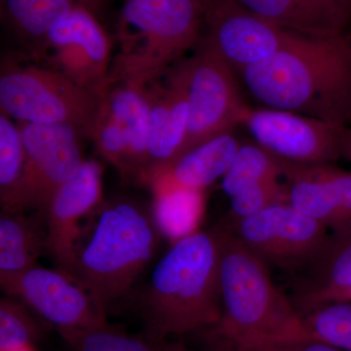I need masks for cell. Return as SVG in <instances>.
Instances as JSON below:
<instances>
[{"label": "cell", "instance_id": "obj_1", "mask_svg": "<svg viewBox=\"0 0 351 351\" xmlns=\"http://www.w3.org/2000/svg\"><path fill=\"white\" fill-rule=\"evenodd\" d=\"M265 108L351 123V34L302 36L288 49L239 71Z\"/></svg>", "mask_w": 351, "mask_h": 351}, {"label": "cell", "instance_id": "obj_2", "mask_svg": "<svg viewBox=\"0 0 351 351\" xmlns=\"http://www.w3.org/2000/svg\"><path fill=\"white\" fill-rule=\"evenodd\" d=\"M221 317L200 332L213 351H245L277 341L311 338L292 300L230 228L218 226Z\"/></svg>", "mask_w": 351, "mask_h": 351}, {"label": "cell", "instance_id": "obj_3", "mask_svg": "<svg viewBox=\"0 0 351 351\" xmlns=\"http://www.w3.org/2000/svg\"><path fill=\"white\" fill-rule=\"evenodd\" d=\"M149 339L199 334L221 317L219 241L217 228L172 244L143 295Z\"/></svg>", "mask_w": 351, "mask_h": 351}, {"label": "cell", "instance_id": "obj_4", "mask_svg": "<svg viewBox=\"0 0 351 351\" xmlns=\"http://www.w3.org/2000/svg\"><path fill=\"white\" fill-rule=\"evenodd\" d=\"M160 237L152 213L140 205L126 200L101 203L91 233L77 245L69 274L106 313L151 263Z\"/></svg>", "mask_w": 351, "mask_h": 351}, {"label": "cell", "instance_id": "obj_5", "mask_svg": "<svg viewBox=\"0 0 351 351\" xmlns=\"http://www.w3.org/2000/svg\"><path fill=\"white\" fill-rule=\"evenodd\" d=\"M200 0H126L119 19L120 51L108 84L143 85L195 49L202 36Z\"/></svg>", "mask_w": 351, "mask_h": 351}, {"label": "cell", "instance_id": "obj_6", "mask_svg": "<svg viewBox=\"0 0 351 351\" xmlns=\"http://www.w3.org/2000/svg\"><path fill=\"white\" fill-rule=\"evenodd\" d=\"M103 98L40 63H2L0 108L18 123L68 124L92 138Z\"/></svg>", "mask_w": 351, "mask_h": 351}, {"label": "cell", "instance_id": "obj_7", "mask_svg": "<svg viewBox=\"0 0 351 351\" xmlns=\"http://www.w3.org/2000/svg\"><path fill=\"white\" fill-rule=\"evenodd\" d=\"M176 68L184 80L189 104L188 130L178 158L241 125L249 108L239 93L235 71L202 38L193 54Z\"/></svg>", "mask_w": 351, "mask_h": 351}, {"label": "cell", "instance_id": "obj_8", "mask_svg": "<svg viewBox=\"0 0 351 351\" xmlns=\"http://www.w3.org/2000/svg\"><path fill=\"white\" fill-rule=\"evenodd\" d=\"M232 221L235 237L269 267H309L331 239L326 226L288 202Z\"/></svg>", "mask_w": 351, "mask_h": 351}, {"label": "cell", "instance_id": "obj_9", "mask_svg": "<svg viewBox=\"0 0 351 351\" xmlns=\"http://www.w3.org/2000/svg\"><path fill=\"white\" fill-rule=\"evenodd\" d=\"M19 124L25 162L16 213L45 212L51 198L82 167V133L68 124Z\"/></svg>", "mask_w": 351, "mask_h": 351}, {"label": "cell", "instance_id": "obj_10", "mask_svg": "<svg viewBox=\"0 0 351 351\" xmlns=\"http://www.w3.org/2000/svg\"><path fill=\"white\" fill-rule=\"evenodd\" d=\"M202 38L239 73L288 49L301 36L258 17L232 0H200Z\"/></svg>", "mask_w": 351, "mask_h": 351}, {"label": "cell", "instance_id": "obj_11", "mask_svg": "<svg viewBox=\"0 0 351 351\" xmlns=\"http://www.w3.org/2000/svg\"><path fill=\"white\" fill-rule=\"evenodd\" d=\"M241 125L254 142L295 163L332 164L343 157L346 127L276 108H248Z\"/></svg>", "mask_w": 351, "mask_h": 351}, {"label": "cell", "instance_id": "obj_12", "mask_svg": "<svg viewBox=\"0 0 351 351\" xmlns=\"http://www.w3.org/2000/svg\"><path fill=\"white\" fill-rule=\"evenodd\" d=\"M36 59L80 86L105 95L110 71V40L87 7L77 4L51 29Z\"/></svg>", "mask_w": 351, "mask_h": 351}, {"label": "cell", "instance_id": "obj_13", "mask_svg": "<svg viewBox=\"0 0 351 351\" xmlns=\"http://www.w3.org/2000/svg\"><path fill=\"white\" fill-rule=\"evenodd\" d=\"M2 289L54 325L62 336L107 324L106 313L64 270L36 265Z\"/></svg>", "mask_w": 351, "mask_h": 351}, {"label": "cell", "instance_id": "obj_14", "mask_svg": "<svg viewBox=\"0 0 351 351\" xmlns=\"http://www.w3.org/2000/svg\"><path fill=\"white\" fill-rule=\"evenodd\" d=\"M103 168L95 160L82 167L64 182L46 208V247L62 270L69 274L82 237V219L101 204Z\"/></svg>", "mask_w": 351, "mask_h": 351}, {"label": "cell", "instance_id": "obj_15", "mask_svg": "<svg viewBox=\"0 0 351 351\" xmlns=\"http://www.w3.org/2000/svg\"><path fill=\"white\" fill-rule=\"evenodd\" d=\"M282 161L289 204L332 233L351 228V172L332 164Z\"/></svg>", "mask_w": 351, "mask_h": 351}, {"label": "cell", "instance_id": "obj_16", "mask_svg": "<svg viewBox=\"0 0 351 351\" xmlns=\"http://www.w3.org/2000/svg\"><path fill=\"white\" fill-rule=\"evenodd\" d=\"M144 86L149 104V136L142 180L147 182L179 156L188 130L189 104L176 64Z\"/></svg>", "mask_w": 351, "mask_h": 351}, {"label": "cell", "instance_id": "obj_17", "mask_svg": "<svg viewBox=\"0 0 351 351\" xmlns=\"http://www.w3.org/2000/svg\"><path fill=\"white\" fill-rule=\"evenodd\" d=\"M242 142L232 132L211 138L181 156L149 178L147 184L162 181L182 188L204 191L223 178Z\"/></svg>", "mask_w": 351, "mask_h": 351}, {"label": "cell", "instance_id": "obj_18", "mask_svg": "<svg viewBox=\"0 0 351 351\" xmlns=\"http://www.w3.org/2000/svg\"><path fill=\"white\" fill-rule=\"evenodd\" d=\"M308 269V276L293 298L300 313L321 304L330 295L350 287L351 228L331 233L326 248Z\"/></svg>", "mask_w": 351, "mask_h": 351}, {"label": "cell", "instance_id": "obj_19", "mask_svg": "<svg viewBox=\"0 0 351 351\" xmlns=\"http://www.w3.org/2000/svg\"><path fill=\"white\" fill-rule=\"evenodd\" d=\"M101 110L125 128L130 141V169L142 179L149 136V104L144 85L113 82L104 95Z\"/></svg>", "mask_w": 351, "mask_h": 351}, {"label": "cell", "instance_id": "obj_20", "mask_svg": "<svg viewBox=\"0 0 351 351\" xmlns=\"http://www.w3.org/2000/svg\"><path fill=\"white\" fill-rule=\"evenodd\" d=\"M154 193L152 216L160 232L172 244L198 232L205 211L202 191L162 181L149 184Z\"/></svg>", "mask_w": 351, "mask_h": 351}, {"label": "cell", "instance_id": "obj_21", "mask_svg": "<svg viewBox=\"0 0 351 351\" xmlns=\"http://www.w3.org/2000/svg\"><path fill=\"white\" fill-rule=\"evenodd\" d=\"M46 247V232L22 213L1 212L0 216V283L12 282L36 267Z\"/></svg>", "mask_w": 351, "mask_h": 351}, {"label": "cell", "instance_id": "obj_22", "mask_svg": "<svg viewBox=\"0 0 351 351\" xmlns=\"http://www.w3.org/2000/svg\"><path fill=\"white\" fill-rule=\"evenodd\" d=\"M77 4L75 0H1V17L36 59L51 29Z\"/></svg>", "mask_w": 351, "mask_h": 351}, {"label": "cell", "instance_id": "obj_23", "mask_svg": "<svg viewBox=\"0 0 351 351\" xmlns=\"http://www.w3.org/2000/svg\"><path fill=\"white\" fill-rule=\"evenodd\" d=\"M272 24L313 38L343 34L334 29L315 0H232Z\"/></svg>", "mask_w": 351, "mask_h": 351}, {"label": "cell", "instance_id": "obj_24", "mask_svg": "<svg viewBox=\"0 0 351 351\" xmlns=\"http://www.w3.org/2000/svg\"><path fill=\"white\" fill-rule=\"evenodd\" d=\"M283 161L257 143H243L221 178V189L232 197L242 189L267 180L281 179Z\"/></svg>", "mask_w": 351, "mask_h": 351}, {"label": "cell", "instance_id": "obj_25", "mask_svg": "<svg viewBox=\"0 0 351 351\" xmlns=\"http://www.w3.org/2000/svg\"><path fill=\"white\" fill-rule=\"evenodd\" d=\"M25 152L19 124L0 114V202L4 212L16 213V198L24 174Z\"/></svg>", "mask_w": 351, "mask_h": 351}, {"label": "cell", "instance_id": "obj_26", "mask_svg": "<svg viewBox=\"0 0 351 351\" xmlns=\"http://www.w3.org/2000/svg\"><path fill=\"white\" fill-rule=\"evenodd\" d=\"M300 314L311 338L351 351V302H324Z\"/></svg>", "mask_w": 351, "mask_h": 351}, {"label": "cell", "instance_id": "obj_27", "mask_svg": "<svg viewBox=\"0 0 351 351\" xmlns=\"http://www.w3.org/2000/svg\"><path fill=\"white\" fill-rule=\"evenodd\" d=\"M63 337L76 351H162L156 341L129 336L108 324Z\"/></svg>", "mask_w": 351, "mask_h": 351}, {"label": "cell", "instance_id": "obj_28", "mask_svg": "<svg viewBox=\"0 0 351 351\" xmlns=\"http://www.w3.org/2000/svg\"><path fill=\"white\" fill-rule=\"evenodd\" d=\"M38 327L20 302L10 298L0 301V351L34 345Z\"/></svg>", "mask_w": 351, "mask_h": 351}, {"label": "cell", "instance_id": "obj_29", "mask_svg": "<svg viewBox=\"0 0 351 351\" xmlns=\"http://www.w3.org/2000/svg\"><path fill=\"white\" fill-rule=\"evenodd\" d=\"M101 156L114 164L121 172L130 169V141L121 124L112 119L101 108L93 137Z\"/></svg>", "mask_w": 351, "mask_h": 351}, {"label": "cell", "instance_id": "obj_30", "mask_svg": "<svg viewBox=\"0 0 351 351\" xmlns=\"http://www.w3.org/2000/svg\"><path fill=\"white\" fill-rule=\"evenodd\" d=\"M279 180L258 182L232 196L230 213L232 221L252 216L276 203L287 202L285 184Z\"/></svg>", "mask_w": 351, "mask_h": 351}, {"label": "cell", "instance_id": "obj_31", "mask_svg": "<svg viewBox=\"0 0 351 351\" xmlns=\"http://www.w3.org/2000/svg\"><path fill=\"white\" fill-rule=\"evenodd\" d=\"M245 351H343L313 338L265 341Z\"/></svg>", "mask_w": 351, "mask_h": 351}, {"label": "cell", "instance_id": "obj_32", "mask_svg": "<svg viewBox=\"0 0 351 351\" xmlns=\"http://www.w3.org/2000/svg\"><path fill=\"white\" fill-rule=\"evenodd\" d=\"M335 29L348 32L351 25V0H315Z\"/></svg>", "mask_w": 351, "mask_h": 351}, {"label": "cell", "instance_id": "obj_33", "mask_svg": "<svg viewBox=\"0 0 351 351\" xmlns=\"http://www.w3.org/2000/svg\"><path fill=\"white\" fill-rule=\"evenodd\" d=\"M336 301H350L351 302V286L343 290L338 291V292L334 293V294L330 295L329 297L326 298L321 304L329 302ZM318 306V304H317Z\"/></svg>", "mask_w": 351, "mask_h": 351}, {"label": "cell", "instance_id": "obj_34", "mask_svg": "<svg viewBox=\"0 0 351 351\" xmlns=\"http://www.w3.org/2000/svg\"><path fill=\"white\" fill-rule=\"evenodd\" d=\"M156 343H158L162 351H198L191 350L188 346L180 343H170L168 341H156Z\"/></svg>", "mask_w": 351, "mask_h": 351}, {"label": "cell", "instance_id": "obj_35", "mask_svg": "<svg viewBox=\"0 0 351 351\" xmlns=\"http://www.w3.org/2000/svg\"><path fill=\"white\" fill-rule=\"evenodd\" d=\"M351 152V128L346 127L345 132V138H343V157Z\"/></svg>", "mask_w": 351, "mask_h": 351}, {"label": "cell", "instance_id": "obj_36", "mask_svg": "<svg viewBox=\"0 0 351 351\" xmlns=\"http://www.w3.org/2000/svg\"><path fill=\"white\" fill-rule=\"evenodd\" d=\"M77 3L82 4V5L87 7L89 10L94 12L96 10L97 7L100 4L101 0H75Z\"/></svg>", "mask_w": 351, "mask_h": 351}, {"label": "cell", "instance_id": "obj_37", "mask_svg": "<svg viewBox=\"0 0 351 351\" xmlns=\"http://www.w3.org/2000/svg\"><path fill=\"white\" fill-rule=\"evenodd\" d=\"M8 351H36V348H34V345L24 346V348H17V350H8Z\"/></svg>", "mask_w": 351, "mask_h": 351}, {"label": "cell", "instance_id": "obj_38", "mask_svg": "<svg viewBox=\"0 0 351 351\" xmlns=\"http://www.w3.org/2000/svg\"><path fill=\"white\" fill-rule=\"evenodd\" d=\"M346 158L350 159V160H351V152H350V154H346Z\"/></svg>", "mask_w": 351, "mask_h": 351}, {"label": "cell", "instance_id": "obj_39", "mask_svg": "<svg viewBox=\"0 0 351 351\" xmlns=\"http://www.w3.org/2000/svg\"><path fill=\"white\" fill-rule=\"evenodd\" d=\"M125 1H126V0H125Z\"/></svg>", "mask_w": 351, "mask_h": 351}]
</instances>
